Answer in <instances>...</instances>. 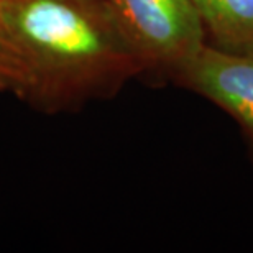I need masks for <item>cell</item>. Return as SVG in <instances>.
I'll list each match as a JSON object with an SVG mask.
<instances>
[{"instance_id": "6da1fadb", "label": "cell", "mask_w": 253, "mask_h": 253, "mask_svg": "<svg viewBox=\"0 0 253 253\" xmlns=\"http://www.w3.org/2000/svg\"><path fill=\"white\" fill-rule=\"evenodd\" d=\"M37 78L35 102L61 107L146 69L105 0H2Z\"/></svg>"}, {"instance_id": "277c9868", "label": "cell", "mask_w": 253, "mask_h": 253, "mask_svg": "<svg viewBox=\"0 0 253 253\" xmlns=\"http://www.w3.org/2000/svg\"><path fill=\"white\" fill-rule=\"evenodd\" d=\"M219 48L253 51V0H191Z\"/></svg>"}, {"instance_id": "5b68a950", "label": "cell", "mask_w": 253, "mask_h": 253, "mask_svg": "<svg viewBox=\"0 0 253 253\" xmlns=\"http://www.w3.org/2000/svg\"><path fill=\"white\" fill-rule=\"evenodd\" d=\"M0 92L35 102L37 78L27 51L18 43L3 13L0 0Z\"/></svg>"}, {"instance_id": "7a4b0ae2", "label": "cell", "mask_w": 253, "mask_h": 253, "mask_svg": "<svg viewBox=\"0 0 253 253\" xmlns=\"http://www.w3.org/2000/svg\"><path fill=\"white\" fill-rule=\"evenodd\" d=\"M146 68L176 73L206 44V28L191 0H105Z\"/></svg>"}, {"instance_id": "3957f363", "label": "cell", "mask_w": 253, "mask_h": 253, "mask_svg": "<svg viewBox=\"0 0 253 253\" xmlns=\"http://www.w3.org/2000/svg\"><path fill=\"white\" fill-rule=\"evenodd\" d=\"M178 74L194 90L234 115L253 135V51L204 44Z\"/></svg>"}]
</instances>
